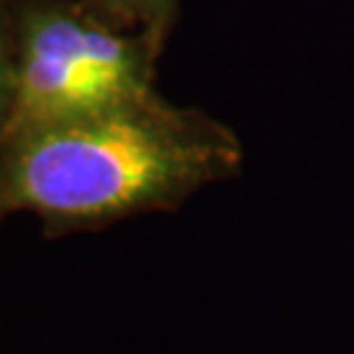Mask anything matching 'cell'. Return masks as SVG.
I'll use <instances>...</instances> for the list:
<instances>
[{
    "instance_id": "4",
    "label": "cell",
    "mask_w": 354,
    "mask_h": 354,
    "mask_svg": "<svg viewBox=\"0 0 354 354\" xmlns=\"http://www.w3.org/2000/svg\"><path fill=\"white\" fill-rule=\"evenodd\" d=\"M19 84V0H0V142L6 140Z\"/></svg>"
},
{
    "instance_id": "1",
    "label": "cell",
    "mask_w": 354,
    "mask_h": 354,
    "mask_svg": "<svg viewBox=\"0 0 354 354\" xmlns=\"http://www.w3.org/2000/svg\"><path fill=\"white\" fill-rule=\"evenodd\" d=\"M239 137L158 92L145 100L16 129L0 142V223L35 215L42 234L102 228L178 210L200 189L239 176Z\"/></svg>"
},
{
    "instance_id": "3",
    "label": "cell",
    "mask_w": 354,
    "mask_h": 354,
    "mask_svg": "<svg viewBox=\"0 0 354 354\" xmlns=\"http://www.w3.org/2000/svg\"><path fill=\"white\" fill-rule=\"evenodd\" d=\"M105 24L150 37L160 50L178 19V0H76Z\"/></svg>"
},
{
    "instance_id": "2",
    "label": "cell",
    "mask_w": 354,
    "mask_h": 354,
    "mask_svg": "<svg viewBox=\"0 0 354 354\" xmlns=\"http://www.w3.org/2000/svg\"><path fill=\"white\" fill-rule=\"evenodd\" d=\"M160 55L150 37L105 24L76 0H19V84L8 134L150 97Z\"/></svg>"
}]
</instances>
